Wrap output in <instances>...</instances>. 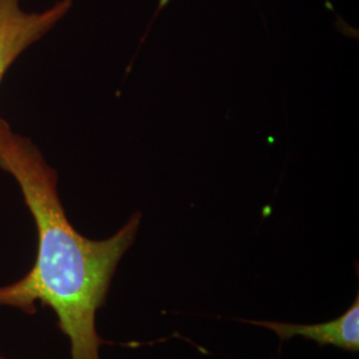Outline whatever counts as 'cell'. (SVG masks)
<instances>
[{
  "mask_svg": "<svg viewBox=\"0 0 359 359\" xmlns=\"http://www.w3.org/2000/svg\"><path fill=\"white\" fill-rule=\"evenodd\" d=\"M0 169L19 185L38 229L34 268L18 283L0 286V306L32 314L35 304L55 311L71 342V358L100 359L103 339L96 313L103 306L121 258L135 243L142 213L105 240L81 236L67 218L57 192V173L35 142L0 116Z\"/></svg>",
  "mask_w": 359,
  "mask_h": 359,
  "instance_id": "1",
  "label": "cell"
},
{
  "mask_svg": "<svg viewBox=\"0 0 359 359\" xmlns=\"http://www.w3.org/2000/svg\"><path fill=\"white\" fill-rule=\"evenodd\" d=\"M72 7L60 0L41 13H27L20 0H0V83L16 59L44 38Z\"/></svg>",
  "mask_w": 359,
  "mask_h": 359,
  "instance_id": "2",
  "label": "cell"
},
{
  "mask_svg": "<svg viewBox=\"0 0 359 359\" xmlns=\"http://www.w3.org/2000/svg\"><path fill=\"white\" fill-rule=\"evenodd\" d=\"M246 322L268 329L281 341L301 337L318 344L320 346H334L355 353L359 350V297H355L346 313L333 321L311 325L255 320Z\"/></svg>",
  "mask_w": 359,
  "mask_h": 359,
  "instance_id": "3",
  "label": "cell"
},
{
  "mask_svg": "<svg viewBox=\"0 0 359 359\" xmlns=\"http://www.w3.org/2000/svg\"><path fill=\"white\" fill-rule=\"evenodd\" d=\"M0 359H3V358H1V357H0Z\"/></svg>",
  "mask_w": 359,
  "mask_h": 359,
  "instance_id": "4",
  "label": "cell"
}]
</instances>
